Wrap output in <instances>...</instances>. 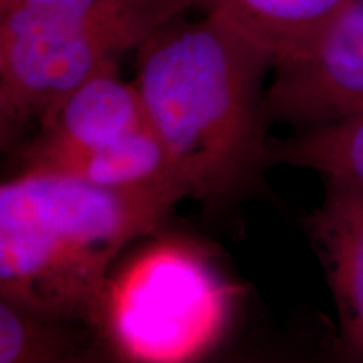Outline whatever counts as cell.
Returning a JSON list of instances; mask_svg holds the SVG:
<instances>
[{
	"label": "cell",
	"mask_w": 363,
	"mask_h": 363,
	"mask_svg": "<svg viewBox=\"0 0 363 363\" xmlns=\"http://www.w3.org/2000/svg\"><path fill=\"white\" fill-rule=\"evenodd\" d=\"M348 0H195L269 54L274 66L305 52ZM272 66V67H274Z\"/></svg>",
	"instance_id": "cell-9"
},
{
	"label": "cell",
	"mask_w": 363,
	"mask_h": 363,
	"mask_svg": "<svg viewBox=\"0 0 363 363\" xmlns=\"http://www.w3.org/2000/svg\"><path fill=\"white\" fill-rule=\"evenodd\" d=\"M267 160L363 187V115L301 128L284 142L271 143Z\"/></svg>",
	"instance_id": "cell-10"
},
{
	"label": "cell",
	"mask_w": 363,
	"mask_h": 363,
	"mask_svg": "<svg viewBox=\"0 0 363 363\" xmlns=\"http://www.w3.org/2000/svg\"><path fill=\"white\" fill-rule=\"evenodd\" d=\"M272 71L267 120L308 128L363 115V0H348L305 52Z\"/></svg>",
	"instance_id": "cell-5"
},
{
	"label": "cell",
	"mask_w": 363,
	"mask_h": 363,
	"mask_svg": "<svg viewBox=\"0 0 363 363\" xmlns=\"http://www.w3.org/2000/svg\"><path fill=\"white\" fill-rule=\"evenodd\" d=\"M147 126V113L135 83L121 79L116 66L108 67L45 111L38 136L26 148V165L62 153L106 147Z\"/></svg>",
	"instance_id": "cell-6"
},
{
	"label": "cell",
	"mask_w": 363,
	"mask_h": 363,
	"mask_svg": "<svg viewBox=\"0 0 363 363\" xmlns=\"http://www.w3.org/2000/svg\"><path fill=\"white\" fill-rule=\"evenodd\" d=\"M272 66L261 45L211 12L182 13L136 49L133 83L189 197L220 201L269 162L262 81Z\"/></svg>",
	"instance_id": "cell-1"
},
{
	"label": "cell",
	"mask_w": 363,
	"mask_h": 363,
	"mask_svg": "<svg viewBox=\"0 0 363 363\" xmlns=\"http://www.w3.org/2000/svg\"><path fill=\"white\" fill-rule=\"evenodd\" d=\"M175 203L24 169L0 187V294L61 320L103 325L113 259Z\"/></svg>",
	"instance_id": "cell-2"
},
{
	"label": "cell",
	"mask_w": 363,
	"mask_h": 363,
	"mask_svg": "<svg viewBox=\"0 0 363 363\" xmlns=\"http://www.w3.org/2000/svg\"><path fill=\"white\" fill-rule=\"evenodd\" d=\"M162 26L142 0H0L2 142Z\"/></svg>",
	"instance_id": "cell-3"
},
{
	"label": "cell",
	"mask_w": 363,
	"mask_h": 363,
	"mask_svg": "<svg viewBox=\"0 0 363 363\" xmlns=\"http://www.w3.org/2000/svg\"><path fill=\"white\" fill-rule=\"evenodd\" d=\"M61 321V318L2 296L0 363L62 360L71 353V343L59 328Z\"/></svg>",
	"instance_id": "cell-11"
},
{
	"label": "cell",
	"mask_w": 363,
	"mask_h": 363,
	"mask_svg": "<svg viewBox=\"0 0 363 363\" xmlns=\"http://www.w3.org/2000/svg\"><path fill=\"white\" fill-rule=\"evenodd\" d=\"M158 251L138 261L121 288L108 293L113 340L130 355H187L217 320L219 291L197 259L180 251Z\"/></svg>",
	"instance_id": "cell-4"
},
{
	"label": "cell",
	"mask_w": 363,
	"mask_h": 363,
	"mask_svg": "<svg viewBox=\"0 0 363 363\" xmlns=\"http://www.w3.org/2000/svg\"><path fill=\"white\" fill-rule=\"evenodd\" d=\"M26 169L59 172L104 189L160 195L174 202L189 197L174 158L150 126L106 147L54 155Z\"/></svg>",
	"instance_id": "cell-8"
},
{
	"label": "cell",
	"mask_w": 363,
	"mask_h": 363,
	"mask_svg": "<svg viewBox=\"0 0 363 363\" xmlns=\"http://www.w3.org/2000/svg\"><path fill=\"white\" fill-rule=\"evenodd\" d=\"M323 201L308 219L338 313V350L363 360V187L325 179Z\"/></svg>",
	"instance_id": "cell-7"
}]
</instances>
